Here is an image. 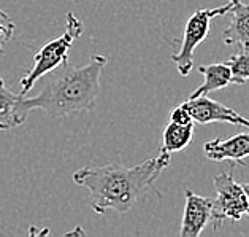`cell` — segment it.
Listing matches in <instances>:
<instances>
[{"instance_id": "cell-6", "label": "cell", "mask_w": 249, "mask_h": 237, "mask_svg": "<svg viewBox=\"0 0 249 237\" xmlns=\"http://www.w3.org/2000/svg\"><path fill=\"white\" fill-rule=\"evenodd\" d=\"M183 104L187 107L194 123L197 124H210V123H229L235 126H241L249 129V119L245 118L233 108L221 104L217 100L210 99L208 96H200L196 99H187Z\"/></svg>"}, {"instance_id": "cell-5", "label": "cell", "mask_w": 249, "mask_h": 237, "mask_svg": "<svg viewBox=\"0 0 249 237\" xmlns=\"http://www.w3.org/2000/svg\"><path fill=\"white\" fill-rule=\"evenodd\" d=\"M213 183L216 188V199L213 200L211 212V221L214 229L219 228L226 220L240 221L249 209L243 183H238L230 171L214 175Z\"/></svg>"}, {"instance_id": "cell-9", "label": "cell", "mask_w": 249, "mask_h": 237, "mask_svg": "<svg viewBox=\"0 0 249 237\" xmlns=\"http://www.w3.org/2000/svg\"><path fill=\"white\" fill-rule=\"evenodd\" d=\"M29 113L26 96L15 94L0 78V131H10L24 124Z\"/></svg>"}, {"instance_id": "cell-16", "label": "cell", "mask_w": 249, "mask_h": 237, "mask_svg": "<svg viewBox=\"0 0 249 237\" xmlns=\"http://www.w3.org/2000/svg\"><path fill=\"white\" fill-rule=\"evenodd\" d=\"M243 188H245L246 196H248V202H249V183H243ZM246 215L249 217V209H248V214H246Z\"/></svg>"}, {"instance_id": "cell-15", "label": "cell", "mask_w": 249, "mask_h": 237, "mask_svg": "<svg viewBox=\"0 0 249 237\" xmlns=\"http://www.w3.org/2000/svg\"><path fill=\"white\" fill-rule=\"evenodd\" d=\"M168 121H172V123H176V124H191V123H194L191 113H189V110H187V107L184 104H181V105L175 107V108L170 110Z\"/></svg>"}, {"instance_id": "cell-1", "label": "cell", "mask_w": 249, "mask_h": 237, "mask_svg": "<svg viewBox=\"0 0 249 237\" xmlns=\"http://www.w3.org/2000/svg\"><path fill=\"white\" fill-rule=\"evenodd\" d=\"M170 164V155L160 153L135 167L111 162L107 166L81 167L73 174V181L90 193V207L95 214L114 210L129 212L137 200L153 188L156 180Z\"/></svg>"}, {"instance_id": "cell-11", "label": "cell", "mask_w": 249, "mask_h": 237, "mask_svg": "<svg viewBox=\"0 0 249 237\" xmlns=\"http://www.w3.org/2000/svg\"><path fill=\"white\" fill-rule=\"evenodd\" d=\"M198 72L203 75V83L200 86L192 91V94L189 96L191 99H196L200 96H208L210 93L219 91L227 88L232 83V72H230L229 65L226 62H216L210 65H200Z\"/></svg>"}, {"instance_id": "cell-7", "label": "cell", "mask_w": 249, "mask_h": 237, "mask_svg": "<svg viewBox=\"0 0 249 237\" xmlns=\"http://www.w3.org/2000/svg\"><path fill=\"white\" fill-rule=\"evenodd\" d=\"M184 214L181 221V237H198L211 221L213 200L198 196L189 186L184 188Z\"/></svg>"}, {"instance_id": "cell-13", "label": "cell", "mask_w": 249, "mask_h": 237, "mask_svg": "<svg viewBox=\"0 0 249 237\" xmlns=\"http://www.w3.org/2000/svg\"><path fill=\"white\" fill-rule=\"evenodd\" d=\"M226 64L232 72V83L241 86L249 80V51L240 50V53L230 56Z\"/></svg>"}, {"instance_id": "cell-2", "label": "cell", "mask_w": 249, "mask_h": 237, "mask_svg": "<svg viewBox=\"0 0 249 237\" xmlns=\"http://www.w3.org/2000/svg\"><path fill=\"white\" fill-rule=\"evenodd\" d=\"M108 59L94 54L83 67L65 60L57 69L43 77V88L34 97H26L30 112L43 110L51 118H62L71 113L92 112L100 93V77Z\"/></svg>"}, {"instance_id": "cell-14", "label": "cell", "mask_w": 249, "mask_h": 237, "mask_svg": "<svg viewBox=\"0 0 249 237\" xmlns=\"http://www.w3.org/2000/svg\"><path fill=\"white\" fill-rule=\"evenodd\" d=\"M15 22L8 16V13H5L3 10H0V54H3L5 46L8 41L13 39L15 35Z\"/></svg>"}, {"instance_id": "cell-3", "label": "cell", "mask_w": 249, "mask_h": 237, "mask_svg": "<svg viewBox=\"0 0 249 237\" xmlns=\"http://www.w3.org/2000/svg\"><path fill=\"white\" fill-rule=\"evenodd\" d=\"M65 32L60 37L48 41L41 50L34 56L32 69L27 70V74L21 78V94L26 96L30 89L35 86L40 78H43L51 70L57 69L65 60H69V53L71 50V45L76 39L81 37L84 26L73 13H67L65 16Z\"/></svg>"}, {"instance_id": "cell-10", "label": "cell", "mask_w": 249, "mask_h": 237, "mask_svg": "<svg viewBox=\"0 0 249 237\" xmlns=\"http://www.w3.org/2000/svg\"><path fill=\"white\" fill-rule=\"evenodd\" d=\"M230 13H232V21L222 32L224 43L238 46L243 51H249V3L232 0Z\"/></svg>"}, {"instance_id": "cell-4", "label": "cell", "mask_w": 249, "mask_h": 237, "mask_svg": "<svg viewBox=\"0 0 249 237\" xmlns=\"http://www.w3.org/2000/svg\"><path fill=\"white\" fill-rule=\"evenodd\" d=\"M230 8H232V0H229V3L222 5V7L197 10L187 20L183 30V41H181L179 51L172 54V58H170L176 64V69H178V74L181 77H187L191 74L194 67V51L208 37L211 21L217 16L230 13Z\"/></svg>"}, {"instance_id": "cell-12", "label": "cell", "mask_w": 249, "mask_h": 237, "mask_svg": "<svg viewBox=\"0 0 249 237\" xmlns=\"http://www.w3.org/2000/svg\"><path fill=\"white\" fill-rule=\"evenodd\" d=\"M194 124H176L168 121V124L163 131V142H162V150L160 153L165 155H173L178 151H183L189 147L194 137Z\"/></svg>"}, {"instance_id": "cell-8", "label": "cell", "mask_w": 249, "mask_h": 237, "mask_svg": "<svg viewBox=\"0 0 249 237\" xmlns=\"http://www.w3.org/2000/svg\"><path fill=\"white\" fill-rule=\"evenodd\" d=\"M203 153L210 161L222 162L232 161L233 164L246 166L245 161L249 156V131L240 132L229 138L216 137L203 145Z\"/></svg>"}]
</instances>
